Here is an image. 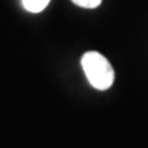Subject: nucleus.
Segmentation results:
<instances>
[{"label": "nucleus", "mask_w": 148, "mask_h": 148, "mask_svg": "<svg viewBox=\"0 0 148 148\" xmlns=\"http://www.w3.org/2000/svg\"><path fill=\"white\" fill-rule=\"evenodd\" d=\"M81 66L89 84L97 90H107L115 78V73L110 62L96 51L85 52L81 58Z\"/></svg>", "instance_id": "obj_1"}, {"label": "nucleus", "mask_w": 148, "mask_h": 148, "mask_svg": "<svg viewBox=\"0 0 148 148\" xmlns=\"http://www.w3.org/2000/svg\"><path fill=\"white\" fill-rule=\"evenodd\" d=\"M51 0H22L23 8L29 12H41Z\"/></svg>", "instance_id": "obj_2"}, {"label": "nucleus", "mask_w": 148, "mask_h": 148, "mask_svg": "<svg viewBox=\"0 0 148 148\" xmlns=\"http://www.w3.org/2000/svg\"><path fill=\"white\" fill-rule=\"evenodd\" d=\"M71 1L82 8H96L101 3V0H71Z\"/></svg>", "instance_id": "obj_3"}]
</instances>
